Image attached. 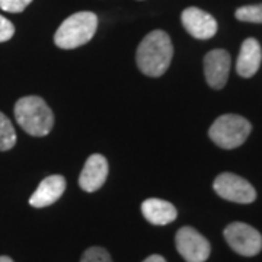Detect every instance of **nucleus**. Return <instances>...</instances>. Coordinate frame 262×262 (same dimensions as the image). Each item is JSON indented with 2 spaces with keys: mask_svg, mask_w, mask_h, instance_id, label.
<instances>
[{
  "mask_svg": "<svg viewBox=\"0 0 262 262\" xmlns=\"http://www.w3.org/2000/svg\"><path fill=\"white\" fill-rule=\"evenodd\" d=\"M172 57L173 46L170 37L162 29H155L139 44L136 61L141 73L150 77H160L166 73Z\"/></svg>",
  "mask_w": 262,
  "mask_h": 262,
  "instance_id": "obj_1",
  "label": "nucleus"
},
{
  "mask_svg": "<svg viewBox=\"0 0 262 262\" xmlns=\"http://www.w3.org/2000/svg\"><path fill=\"white\" fill-rule=\"evenodd\" d=\"M15 118L29 136L44 137L54 125V115L39 96H24L15 103Z\"/></svg>",
  "mask_w": 262,
  "mask_h": 262,
  "instance_id": "obj_2",
  "label": "nucleus"
},
{
  "mask_svg": "<svg viewBox=\"0 0 262 262\" xmlns=\"http://www.w3.org/2000/svg\"><path fill=\"white\" fill-rule=\"evenodd\" d=\"M98 29V16L94 12H77L58 27L54 42L63 50H73L88 44Z\"/></svg>",
  "mask_w": 262,
  "mask_h": 262,
  "instance_id": "obj_3",
  "label": "nucleus"
},
{
  "mask_svg": "<svg viewBox=\"0 0 262 262\" xmlns=\"http://www.w3.org/2000/svg\"><path fill=\"white\" fill-rule=\"evenodd\" d=\"M252 130L251 122L236 114L219 117L208 130L210 139L222 149H236L242 146Z\"/></svg>",
  "mask_w": 262,
  "mask_h": 262,
  "instance_id": "obj_4",
  "label": "nucleus"
},
{
  "mask_svg": "<svg viewBox=\"0 0 262 262\" xmlns=\"http://www.w3.org/2000/svg\"><path fill=\"white\" fill-rule=\"evenodd\" d=\"M223 234L229 246L242 256H255L262 251V234L252 226L234 222L226 227Z\"/></svg>",
  "mask_w": 262,
  "mask_h": 262,
  "instance_id": "obj_5",
  "label": "nucleus"
},
{
  "mask_svg": "<svg viewBox=\"0 0 262 262\" xmlns=\"http://www.w3.org/2000/svg\"><path fill=\"white\" fill-rule=\"evenodd\" d=\"M213 188L217 195L237 204H251L256 200V191L251 182L230 172L220 173L214 179Z\"/></svg>",
  "mask_w": 262,
  "mask_h": 262,
  "instance_id": "obj_6",
  "label": "nucleus"
},
{
  "mask_svg": "<svg viewBox=\"0 0 262 262\" xmlns=\"http://www.w3.org/2000/svg\"><path fill=\"white\" fill-rule=\"evenodd\" d=\"M175 246L187 262H206L211 253V245L194 227L184 226L175 236Z\"/></svg>",
  "mask_w": 262,
  "mask_h": 262,
  "instance_id": "obj_7",
  "label": "nucleus"
},
{
  "mask_svg": "<svg viewBox=\"0 0 262 262\" xmlns=\"http://www.w3.org/2000/svg\"><path fill=\"white\" fill-rule=\"evenodd\" d=\"M232 58L226 50H211L204 57V75L210 88L213 89H222L225 88L229 79Z\"/></svg>",
  "mask_w": 262,
  "mask_h": 262,
  "instance_id": "obj_8",
  "label": "nucleus"
},
{
  "mask_svg": "<svg viewBox=\"0 0 262 262\" xmlns=\"http://www.w3.org/2000/svg\"><path fill=\"white\" fill-rule=\"evenodd\" d=\"M182 25L196 39H210L217 32V20L200 8H188L182 12Z\"/></svg>",
  "mask_w": 262,
  "mask_h": 262,
  "instance_id": "obj_9",
  "label": "nucleus"
},
{
  "mask_svg": "<svg viewBox=\"0 0 262 262\" xmlns=\"http://www.w3.org/2000/svg\"><path fill=\"white\" fill-rule=\"evenodd\" d=\"M108 162L102 155H92L86 160L79 177V185L86 192H95L108 178Z\"/></svg>",
  "mask_w": 262,
  "mask_h": 262,
  "instance_id": "obj_10",
  "label": "nucleus"
},
{
  "mask_svg": "<svg viewBox=\"0 0 262 262\" xmlns=\"http://www.w3.org/2000/svg\"><path fill=\"white\" fill-rule=\"evenodd\" d=\"M66 189V179L61 175H51L42 179V182L38 185L35 192L29 198V204L35 208L54 204L60 196L63 195Z\"/></svg>",
  "mask_w": 262,
  "mask_h": 262,
  "instance_id": "obj_11",
  "label": "nucleus"
},
{
  "mask_svg": "<svg viewBox=\"0 0 262 262\" xmlns=\"http://www.w3.org/2000/svg\"><path fill=\"white\" fill-rule=\"evenodd\" d=\"M262 60V50L255 38H246L241 47L236 61V72L242 77H252L259 70Z\"/></svg>",
  "mask_w": 262,
  "mask_h": 262,
  "instance_id": "obj_12",
  "label": "nucleus"
},
{
  "mask_svg": "<svg viewBox=\"0 0 262 262\" xmlns=\"http://www.w3.org/2000/svg\"><path fill=\"white\" fill-rule=\"evenodd\" d=\"M141 213L149 223L155 226H166L178 217L175 206L160 198H149L143 201Z\"/></svg>",
  "mask_w": 262,
  "mask_h": 262,
  "instance_id": "obj_13",
  "label": "nucleus"
},
{
  "mask_svg": "<svg viewBox=\"0 0 262 262\" xmlns=\"http://www.w3.org/2000/svg\"><path fill=\"white\" fill-rule=\"evenodd\" d=\"M16 144V133L13 124L3 113H0V151L10 150Z\"/></svg>",
  "mask_w": 262,
  "mask_h": 262,
  "instance_id": "obj_14",
  "label": "nucleus"
},
{
  "mask_svg": "<svg viewBox=\"0 0 262 262\" xmlns=\"http://www.w3.org/2000/svg\"><path fill=\"white\" fill-rule=\"evenodd\" d=\"M236 19L242 22H251V24H262V3L261 5H249L242 6L234 13Z\"/></svg>",
  "mask_w": 262,
  "mask_h": 262,
  "instance_id": "obj_15",
  "label": "nucleus"
},
{
  "mask_svg": "<svg viewBox=\"0 0 262 262\" xmlns=\"http://www.w3.org/2000/svg\"><path fill=\"white\" fill-rule=\"evenodd\" d=\"M80 262H113V258L106 249L101 246H92L84 251Z\"/></svg>",
  "mask_w": 262,
  "mask_h": 262,
  "instance_id": "obj_16",
  "label": "nucleus"
},
{
  "mask_svg": "<svg viewBox=\"0 0 262 262\" xmlns=\"http://www.w3.org/2000/svg\"><path fill=\"white\" fill-rule=\"evenodd\" d=\"M32 0H0V9L9 13H20L28 8Z\"/></svg>",
  "mask_w": 262,
  "mask_h": 262,
  "instance_id": "obj_17",
  "label": "nucleus"
},
{
  "mask_svg": "<svg viewBox=\"0 0 262 262\" xmlns=\"http://www.w3.org/2000/svg\"><path fill=\"white\" fill-rule=\"evenodd\" d=\"M15 35V27L9 19L0 15V42H6Z\"/></svg>",
  "mask_w": 262,
  "mask_h": 262,
  "instance_id": "obj_18",
  "label": "nucleus"
},
{
  "mask_svg": "<svg viewBox=\"0 0 262 262\" xmlns=\"http://www.w3.org/2000/svg\"><path fill=\"white\" fill-rule=\"evenodd\" d=\"M143 262H166V259L162 255H150Z\"/></svg>",
  "mask_w": 262,
  "mask_h": 262,
  "instance_id": "obj_19",
  "label": "nucleus"
},
{
  "mask_svg": "<svg viewBox=\"0 0 262 262\" xmlns=\"http://www.w3.org/2000/svg\"><path fill=\"white\" fill-rule=\"evenodd\" d=\"M0 262H13V259H12L10 256H6V255H3V256H0Z\"/></svg>",
  "mask_w": 262,
  "mask_h": 262,
  "instance_id": "obj_20",
  "label": "nucleus"
}]
</instances>
